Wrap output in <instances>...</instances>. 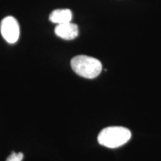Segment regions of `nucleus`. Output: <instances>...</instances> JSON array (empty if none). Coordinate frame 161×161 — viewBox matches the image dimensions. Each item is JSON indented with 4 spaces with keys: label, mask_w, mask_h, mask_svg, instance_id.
I'll list each match as a JSON object with an SVG mask.
<instances>
[{
    "label": "nucleus",
    "mask_w": 161,
    "mask_h": 161,
    "mask_svg": "<svg viewBox=\"0 0 161 161\" xmlns=\"http://www.w3.org/2000/svg\"><path fill=\"white\" fill-rule=\"evenodd\" d=\"M72 14L69 9H56L52 11L49 15V20L57 25L70 23Z\"/></svg>",
    "instance_id": "5"
},
{
    "label": "nucleus",
    "mask_w": 161,
    "mask_h": 161,
    "mask_svg": "<svg viewBox=\"0 0 161 161\" xmlns=\"http://www.w3.org/2000/svg\"><path fill=\"white\" fill-rule=\"evenodd\" d=\"M71 67L77 75L92 79L99 75L102 70V64L95 58L86 55H78L71 60Z\"/></svg>",
    "instance_id": "2"
},
{
    "label": "nucleus",
    "mask_w": 161,
    "mask_h": 161,
    "mask_svg": "<svg viewBox=\"0 0 161 161\" xmlns=\"http://www.w3.org/2000/svg\"><path fill=\"white\" fill-rule=\"evenodd\" d=\"M131 133L124 127L113 126L103 129L98 136V142L107 148H115L123 146L130 140Z\"/></svg>",
    "instance_id": "1"
},
{
    "label": "nucleus",
    "mask_w": 161,
    "mask_h": 161,
    "mask_svg": "<svg viewBox=\"0 0 161 161\" xmlns=\"http://www.w3.org/2000/svg\"><path fill=\"white\" fill-rule=\"evenodd\" d=\"M0 31L4 39L9 43H15L19 37V23L14 17L11 16L6 17L2 20Z\"/></svg>",
    "instance_id": "3"
},
{
    "label": "nucleus",
    "mask_w": 161,
    "mask_h": 161,
    "mask_svg": "<svg viewBox=\"0 0 161 161\" xmlns=\"http://www.w3.org/2000/svg\"><path fill=\"white\" fill-rule=\"evenodd\" d=\"M55 33L62 39L72 40L78 37V27L76 24L72 23L60 24L55 27Z\"/></svg>",
    "instance_id": "4"
},
{
    "label": "nucleus",
    "mask_w": 161,
    "mask_h": 161,
    "mask_svg": "<svg viewBox=\"0 0 161 161\" xmlns=\"http://www.w3.org/2000/svg\"><path fill=\"white\" fill-rule=\"evenodd\" d=\"M23 154L21 152L16 153L14 152H12L6 161H22L23 159Z\"/></svg>",
    "instance_id": "6"
}]
</instances>
